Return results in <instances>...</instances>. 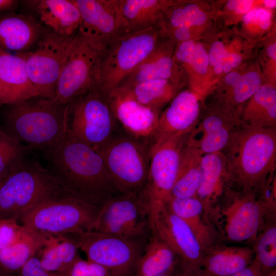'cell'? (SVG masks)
Here are the masks:
<instances>
[{
	"label": "cell",
	"mask_w": 276,
	"mask_h": 276,
	"mask_svg": "<svg viewBox=\"0 0 276 276\" xmlns=\"http://www.w3.org/2000/svg\"><path fill=\"white\" fill-rule=\"evenodd\" d=\"M45 152L51 172L74 198L101 209L122 194L101 156L87 145L66 136Z\"/></svg>",
	"instance_id": "1"
},
{
	"label": "cell",
	"mask_w": 276,
	"mask_h": 276,
	"mask_svg": "<svg viewBox=\"0 0 276 276\" xmlns=\"http://www.w3.org/2000/svg\"><path fill=\"white\" fill-rule=\"evenodd\" d=\"M232 183L257 192L276 168V129L241 124L222 151Z\"/></svg>",
	"instance_id": "2"
},
{
	"label": "cell",
	"mask_w": 276,
	"mask_h": 276,
	"mask_svg": "<svg viewBox=\"0 0 276 276\" xmlns=\"http://www.w3.org/2000/svg\"><path fill=\"white\" fill-rule=\"evenodd\" d=\"M68 111L69 105L39 96L9 105L5 113L8 134L45 151L66 137Z\"/></svg>",
	"instance_id": "3"
},
{
	"label": "cell",
	"mask_w": 276,
	"mask_h": 276,
	"mask_svg": "<svg viewBox=\"0 0 276 276\" xmlns=\"http://www.w3.org/2000/svg\"><path fill=\"white\" fill-rule=\"evenodd\" d=\"M66 197L74 198L50 170L27 158L0 180V220L18 221L21 213L32 206Z\"/></svg>",
	"instance_id": "4"
},
{
	"label": "cell",
	"mask_w": 276,
	"mask_h": 276,
	"mask_svg": "<svg viewBox=\"0 0 276 276\" xmlns=\"http://www.w3.org/2000/svg\"><path fill=\"white\" fill-rule=\"evenodd\" d=\"M166 37L160 27L126 33L119 36L101 55L95 91L105 95L116 88Z\"/></svg>",
	"instance_id": "5"
},
{
	"label": "cell",
	"mask_w": 276,
	"mask_h": 276,
	"mask_svg": "<svg viewBox=\"0 0 276 276\" xmlns=\"http://www.w3.org/2000/svg\"><path fill=\"white\" fill-rule=\"evenodd\" d=\"M101 209L74 198L47 200L23 211L18 222L33 231L60 236L95 231Z\"/></svg>",
	"instance_id": "6"
},
{
	"label": "cell",
	"mask_w": 276,
	"mask_h": 276,
	"mask_svg": "<svg viewBox=\"0 0 276 276\" xmlns=\"http://www.w3.org/2000/svg\"><path fill=\"white\" fill-rule=\"evenodd\" d=\"M189 132L175 134L150 148L149 172L143 193L150 228L170 198L181 152Z\"/></svg>",
	"instance_id": "7"
},
{
	"label": "cell",
	"mask_w": 276,
	"mask_h": 276,
	"mask_svg": "<svg viewBox=\"0 0 276 276\" xmlns=\"http://www.w3.org/2000/svg\"><path fill=\"white\" fill-rule=\"evenodd\" d=\"M95 151L122 194L142 190L146 183L150 149L127 134H114Z\"/></svg>",
	"instance_id": "8"
},
{
	"label": "cell",
	"mask_w": 276,
	"mask_h": 276,
	"mask_svg": "<svg viewBox=\"0 0 276 276\" xmlns=\"http://www.w3.org/2000/svg\"><path fill=\"white\" fill-rule=\"evenodd\" d=\"M240 191L230 189L226 192L227 200L218 205L212 221L217 223L220 238L228 243L251 247L265 217L270 214L259 200L257 192Z\"/></svg>",
	"instance_id": "9"
},
{
	"label": "cell",
	"mask_w": 276,
	"mask_h": 276,
	"mask_svg": "<svg viewBox=\"0 0 276 276\" xmlns=\"http://www.w3.org/2000/svg\"><path fill=\"white\" fill-rule=\"evenodd\" d=\"M102 54L78 31L60 74L54 99L67 105L96 88Z\"/></svg>",
	"instance_id": "10"
},
{
	"label": "cell",
	"mask_w": 276,
	"mask_h": 276,
	"mask_svg": "<svg viewBox=\"0 0 276 276\" xmlns=\"http://www.w3.org/2000/svg\"><path fill=\"white\" fill-rule=\"evenodd\" d=\"M67 137L94 150L114 134L117 121L105 96L93 91L69 104Z\"/></svg>",
	"instance_id": "11"
},
{
	"label": "cell",
	"mask_w": 276,
	"mask_h": 276,
	"mask_svg": "<svg viewBox=\"0 0 276 276\" xmlns=\"http://www.w3.org/2000/svg\"><path fill=\"white\" fill-rule=\"evenodd\" d=\"M77 33L65 36L48 29L33 52H20L25 59L29 81L39 97L54 98L58 79Z\"/></svg>",
	"instance_id": "12"
},
{
	"label": "cell",
	"mask_w": 276,
	"mask_h": 276,
	"mask_svg": "<svg viewBox=\"0 0 276 276\" xmlns=\"http://www.w3.org/2000/svg\"><path fill=\"white\" fill-rule=\"evenodd\" d=\"M87 260L105 268L110 276H128L140 257L133 239L92 231L71 235Z\"/></svg>",
	"instance_id": "13"
},
{
	"label": "cell",
	"mask_w": 276,
	"mask_h": 276,
	"mask_svg": "<svg viewBox=\"0 0 276 276\" xmlns=\"http://www.w3.org/2000/svg\"><path fill=\"white\" fill-rule=\"evenodd\" d=\"M148 225L149 218L142 189L122 194L108 201L101 209L95 231L133 239L143 235Z\"/></svg>",
	"instance_id": "14"
},
{
	"label": "cell",
	"mask_w": 276,
	"mask_h": 276,
	"mask_svg": "<svg viewBox=\"0 0 276 276\" xmlns=\"http://www.w3.org/2000/svg\"><path fill=\"white\" fill-rule=\"evenodd\" d=\"M81 16L78 32L102 54L121 35L125 26L115 0H73Z\"/></svg>",
	"instance_id": "15"
},
{
	"label": "cell",
	"mask_w": 276,
	"mask_h": 276,
	"mask_svg": "<svg viewBox=\"0 0 276 276\" xmlns=\"http://www.w3.org/2000/svg\"><path fill=\"white\" fill-rule=\"evenodd\" d=\"M103 96L117 123L120 124L126 134L141 142L150 140L151 146L160 111L141 104L123 88H115Z\"/></svg>",
	"instance_id": "16"
},
{
	"label": "cell",
	"mask_w": 276,
	"mask_h": 276,
	"mask_svg": "<svg viewBox=\"0 0 276 276\" xmlns=\"http://www.w3.org/2000/svg\"><path fill=\"white\" fill-rule=\"evenodd\" d=\"M241 121L216 106L209 110L189 133L186 143L203 155L222 152Z\"/></svg>",
	"instance_id": "17"
},
{
	"label": "cell",
	"mask_w": 276,
	"mask_h": 276,
	"mask_svg": "<svg viewBox=\"0 0 276 276\" xmlns=\"http://www.w3.org/2000/svg\"><path fill=\"white\" fill-rule=\"evenodd\" d=\"M151 229L170 247L180 260L201 268L205 251L182 219L166 207Z\"/></svg>",
	"instance_id": "18"
},
{
	"label": "cell",
	"mask_w": 276,
	"mask_h": 276,
	"mask_svg": "<svg viewBox=\"0 0 276 276\" xmlns=\"http://www.w3.org/2000/svg\"><path fill=\"white\" fill-rule=\"evenodd\" d=\"M199 96L194 91H179L160 113L151 147L175 134L190 132L199 120Z\"/></svg>",
	"instance_id": "19"
},
{
	"label": "cell",
	"mask_w": 276,
	"mask_h": 276,
	"mask_svg": "<svg viewBox=\"0 0 276 276\" xmlns=\"http://www.w3.org/2000/svg\"><path fill=\"white\" fill-rule=\"evenodd\" d=\"M175 43L167 36L117 87L128 89L143 82L156 79L168 80L181 86V72L174 57Z\"/></svg>",
	"instance_id": "20"
},
{
	"label": "cell",
	"mask_w": 276,
	"mask_h": 276,
	"mask_svg": "<svg viewBox=\"0 0 276 276\" xmlns=\"http://www.w3.org/2000/svg\"><path fill=\"white\" fill-rule=\"evenodd\" d=\"M232 185L222 152L204 154L201 163V176L196 196L202 202L212 220L219 201Z\"/></svg>",
	"instance_id": "21"
},
{
	"label": "cell",
	"mask_w": 276,
	"mask_h": 276,
	"mask_svg": "<svg viewBox=\"0 0 276 276\" xmlns=\"http://www.w3.org/2000/svg\"><path fill=\"white\" fill-rule=\"evenodd\" d=\"M49 29L30 14L12 12L0 16V48L27 52Z\"/></svg>",
	"instance_id": "22"
},
{
	"label": "cell",
	"mask_w": 276,
	"mask_h": 276,
	"mask_svg": "<svg viewBox=\"0 0 276 276\" xmlns=\"http://www.w3.org/2000/svg\"><path fill=\"white\" fill-rule=\"evenodd\" d=\"M166 207L187 223L204 251L219 243L220 233L198 197H171Z\"/></svg>",
	"instance_id": "23"
},
{
	"label": "cell",
	"mask_w": 276,
	"mask_h": 276,
	"mask_svg": "<svg viewBox=\"0 0 276 276\" xmlns=\"http://www.w3.org/2000/svg\"><path fill=\"white\" fill-rule=\"evenodd\" d=\"M25 4L35 11L40 21L52 31L65 36L78 32L82 19L73 0L27 1Z\"/></svg>",
	"instance_id": "24"
},
{
	"label": "cell",
	"mask_w": 276,
	"mask_h": 276,
	"mask_svg": "<svg viewBox=\"0 0 276 276\" xmlns=\"http://www.w3.org/2000/svg\"><path fill=\"white\" fill-rule=\"evenodd\" d=\"M254 259L249 245H226L218 243L205 252L201 269L206 276H230L250 264Z\"/></svg>",
	"instance_id": "25"
},
{
	"label": "cell",
	"mask_w": 276,
	"mask_h": 276,
	"mask_svg": "<svg viewBox=\"0 0 276 276\" xmlns=\"http://www.w3.org/2000/svg\"><path fill=\"white\" fill-rule=\"evenodd\" d=\"M126 33L163 28L164 13L172 3L159 0H115Z\"/></svg>",
	"instance_id": "26"
},
{
	"label": "cell",
	"mask_w": 276,
	"mask_h": 276,
	"mask_svg": "<svg viewBox=\"0 0 276 276\" xmlns=\"http://www.w3.org/2000/svg\"><path fill=\"white\" fill-rule=\"evenodd\" d=\"M242 124L254 127L276 129V89L262 85L242 110Z\"/></svg>",
	"instance_id": "27"
},
{
	"label": "cell",
	"mask_w": 276,
	"mask_h": 276,
	"mask_svg": "<svg viewBox=\"0 0 276 276\" xmlns=\"http://www.w3.org/2000/svg\"><path fill=\"white\" fill-rule=\"evenodd\" d=\"M0 80L13 90L21 101L38 96L29 81L25 59L20 52L12 54L0 48Z\"/></svg>",
	"instance_id": "28"
},
{
	"label": "cell",
	"mask_w": 276,
	"mask_h": 276,
	"mask_svg": "<svg viewBox=\"0 0 276 276\" xmlns=\"http://www.w3.org/2000/svg\"><path fill=\"white\" fill-rule=\"evenodd\" d=\"M203 155L198 149L188 145L186 141L170 198H187L196 196L200 183Z\"/></svg>",
	"instance_id": "29"
},
{
	"label": "cell",
	"mask_w": 276,
	"mask_h": 276,
	"mask_svg": "<svg viewBox=\"0 0 276 276\" xmlns=\"http://www.w3.org/2000/svg\"><path fill=\"white\" fill-rule=\"evenodd\" d=\"M178 258L170 247L155 234L140 257L135 276H157L173 269Z\"/></svg>",
	"instance_id": "30"
},
{
	"label": "cell",
	"mask_w": 276,
	"mask_h": 276,
	"mask_svg": "<svg viewBox=\"0 0 276 276\" xmlns=\"http://www.w3.org/2000/svg\"><path fill=\"white\" fill-rule=\"evenodd\" d=\"M50 236L30 229L21 240L0 251V266L18 274L25 264L40 252Z\"/></svg>",
	"instance_id": "31"
},
{
	"label": "cell",
	"mask_w": 276,
	"mask_h": 276,
	"mask_svg": "<svg viewBox=\"0 0 276 276\" xmlns=\"http://www.w3.org/2000/svg\"><path fill=\"white\" fill-rule=\"evenodd\" d=\"M181 86L165 79L151 80L124 89L141 104L160 111L179 91Z\"/></svg>",
	"instance_id": "32"
},
{
	"label": "cell",
	"mask_w": 276,
	"mask_h": 276,
	"mask_svg": "<svg viewBox=\"0 0 276 276\" xmlns=\"http://www.w3.org/2000/svg\"><path fill=\"white\" fill-rule=\"evenodd\" d=\"M262 276L276 267V215L266 216L251 246Z\"/></svg>",
	"instance_id": "33"
},
{
	"label": "cell",
	"mask_w": 276,
	"mask_h": 276,
	"mask_svg": "<svg viewBox=\"0 0 276 276\" xmlns=\"http://www.w3.org/2000/svg\"><path fill=\"white\" fill-rule=\"evenodd\" d=\"M205 13L194 3L172 2L166 9L163 28L168 31L179 27L200 26L206 21Z\"/></svg>",
	"instance_id": "34"
},
{
	"label": "cell",
	"mask_w": 276,
	"mask_h": 276,
	"mask_svg": "<svg viewBox=\"0 0 276 276\" xmlns=\"http://www.w3.org/2000/svg\"><path fill=\"white\" fill-rule=\"evenodd\" d=\"M174 57L178 63L189 65L199 74L204 75L208 71V53L200 43L191 40L178 43L175 48Z\"/></svg>",
	"instance_id": "35"
},
{
	"label": "cell",
	"mask_w": 276,
	"mask_h": 276,
	"mask_svg": "<svg viewBox=\"0 0 276 276\" xmlns=\"http://www.w3.org/2000/svg\"><path fill=\"white\" fill-rule=\"evenodd\" d=\"M31 148L18 143L0 152V180L27 158L28 151Z\"/></svg>",
	"instance_id": "36"
},
{
	"label": "cell",
	"mask_w": 276,
	"mask_h": 276,
	"mask_svg": "<svg viewBox=\"0 0 276 276\" xmlns=\"http://www.w3.org/2000/svg\"><path fill=\"white\" fill-rule=\"evenodd\" d=\"M30 231L16 220H0V251L21 240Z\"/></svg>",
	"instance_id": "37"
},
{
	"label": "cell",
	"mask_w": 276,
	"mask_h": 276,
	"mask_svg": "<svg viewBox=\"0 0 276 276\" xmlns=\"http://www.w3.org/2000/svg\"><path fill=\"white\" fill-rule=\"evenodd\" d=\"M67 276H110L102 266L79 257L72 265Z\"/></svg>",
	"instance_id": "38"
},
{
	"label": "cell",
	"mask_w": 276,
	"mask_h": 276,
	"mask_svg": "<svg viewBox=\"0 0 276 276\" xmlns=\"http://www.w3.org/2000/svg\"><path fill=\"white\" fill-rule=\"evenodd\" d=\"M271 13L265 8L251 9L243 16L242 20L246 26H256L260 30L267 29L271 24Z\"/></svg>",
	"instance_id": "39"
},
{
	"label": "cell",
	"mask_w": 276,
	"mask_h": 276,
	"mask_svg": "<svg viewBox=\"0 0 276 276\" xmlns=\"http://www.w3.org/2000/svg\"><path fill=\"white\" fill-rule=\"evenodd\" d=\"M18 274L19 276H67L62 273L49 271L45 269L42 266L37 255L32 257L25 264Z\"/></svg>",
	"instance_id": "40"
},
{
	"label": "cell",
	"mask_w": 276,
	"mask_h": 276,
	"mask_svg": "<svg viewBox=\"0 0 276 276\" xmlns=\"http://www.w3.org/2000/svg\"><path fill=\"white\" fill-rule=\"evenodd\" d=\"M228 53L225 45L220 41H215L211 45L208 53L209 64L214 67L216 73H222V63Z\"/></svg>",
	"instance_id": "41"
},
{
	"label": "cell",
	"mask_w": 276,
	"mask_h": 276,
	"mask_svg": "<svg viewBox=\"0 0 276 276\" xmlns=\"http://www.w3.org/2000/svg\"><path fill=\"white\" fill-rule=\"evenodd\" d=\"M174 276H206L202 270L181 261L179 259L175 266Z\"/></svg>",
	"instance_id": "42"
},
{
	"label": "cell",
	"mask_w": 276,
	"mask_h": 276,
	"mask_svg": "<svg viewBox=\"0 0 276 276\" xmlns=\"http://www.w3.org/2000/svg\"><path fill=\"white\" fill-rule=\"evenodd\" d=\"M20 101L16 93L0 80V105H9Z\"/></svg>",
	"instance_id": "43"
},
{
	"label": "cell",
	"mask_w": 276,
	"mask_h": 276,
	"mask_svg": "<svg viewBox=\"0 0 276 276\" xmlns=\"http://www.w3.org/2000/svg\"><path fill=\"white\" fill-rule=\"evenodd\" d=\"M252 1L249 0H231L226 4L227 8L238 14H246L251 9Z\"/></svg>",
	"instance_id": "44"
},
{
	"label": "cell",
	"mask_w": 276,
	"mask_h": 276,
	"mask_svg": "<svg viewBox=\"0 0 276 276\" xmlns=\"http://www.w3.org/2000/svg\"><path fill=\"white\" fill-rule=\"evenodd\" d=\"M241 60L242 57L240 54L229 52L222 63V72H230L239 65Z\"/></svg>",
	"instance_id": "45"
},
{
	"label": "cell",
	"mask_w": 276,
	"mask_h": 276,
	"mask_svg": "<svg viewBox=\"0 0 276 276\" xmlns=\"http://www.w3.org/2000/svg\"><path fill=\"white\" fill-rule=\"evenodd\" d=\"M230 276H262L259 263L254 258L248 266Z\"/></svg>",
	"instance_id": "46"
},
{
	"label": "cell",
	"mask_w": 276,
	"mask_h": 276,
	"mask_svg": "<svg viewBox=\"0 0 276 276\" xmlns=\"http://www.w3.org/2000/svg\"><path fill=\"white\" fill-rule=\"evenodd\" d=\"M18 4L19 1L17 0H0V16L14 12Z\"/></svg>",
	"instance_id": "47"
},
{
	"label": "cell",
	"mask_w": 276,
	"mask_h": 276,
	"mask_svg": "<svg viewBox=\"0 0 276 276\" xmlns=\"http://www.w3.org/2000/svg\"><path fill=\"white\" fill-rule=\"evenodd\" d=\"M241 75H242L237 72H229L225 78V86H223L224 87L222 89V90H223L225 88H226L219 93H223L232 88L238 82Z\"/></svg>",
	"instance_id": "48"
},
{
	"label": "cell",
	"mask_w": 276,
	"mask_h": 276,
	"mask_svg": "<svg viewBox=\"0 0 276 276\" xmlns=\"http://www.w3.org/2000/svg\"><path fill=\"white\" fill-rule=\"evenodd\" d=\"M19 142L11 137L7 133L0 129V152L15 145Z\"/></svg>",
	"instance_id": "49"
},
{
	"label": "cell",
	"mask_w": 276,
	"mask_h": 276,
	"mask_svg": "<svg viewBox=\"0 0 276 276\" xmlns=\"http://www.w3.org/2000/svg\"><path fill=\"white\" fill-rule=\"evenodd\" d=\"M267 52L268 54V55L270 56L271 58L274 60L275 61L276 59V44H272L270 45L269 47H268L267 49Z\"/></svg>",
	"instance_id": "50"
},
{
	"label": "cell",
	"mask_w": 276,
	"mask_h": 276,
	"mask_svg": "<svg viewBox=\"0 0 276 276\" xmlns=\"http://www.w3.org/2000/svg\"><path fill=\"white\" fill-rule=\"evenodd\" d=\"M0 276H19L18 274H15L8 271L0 266Z\"/></svg>",
	"instance_id": "51"
},
{
	"label": "cell",
	"mask_w": 276,
	"mask_h": 276,
	"mask_svg": "<svg viewBox=\"0 0 276 276\" xmlns=\"http://www.w3.org/2000/svg\"><path fill=\"white\" fill-rule=\"evenodd\" d=\"M263 3L265 6L270 8H273L276 6V1L275 0H266Z\"/></svg>",
	"instance_id": "52"
},
{
	"label": "cell",
	"mask_w": 276,
	"mask_h": 276,
	"mask_svg": "<svg viewBox=\"0 0 276 276\" xmlns=\"http://www.w3.org/2000/svg\"><path fill=\"white\" fill-rule=\"evenodd\" d=\"M175 267L172 270L157 276H174Z\"/></svg>",
	"instance_id": "53"
},
{
	"label": "cell",
	"mask_w": 276,
	"mask_h": 276,
	"mask_svg": "<svg viewBox=\"0 0 276 276\" xmlns=\"http://www.w3.org/2000/svg\"><path fill=\"white\" fill-rule=\"evenodd\" d=\"M264 276H276V269L272 270Z\"/></svg>",
	"instance_id": "54"
}]
</instances>
